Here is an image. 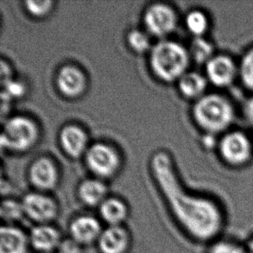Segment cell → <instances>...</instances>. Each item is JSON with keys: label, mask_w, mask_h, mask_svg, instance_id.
<instances>
[{"label": "cell", "mask_w": 253, "mask_h": 253, "mask_svg": "<svg viewBox=\"0 0 253 253\" xmlns=\"http://www.w3.org/2000/svg\"><path fill=\"white\" fill-rule=\"evenodd\" d=\"M195 123L209 135L226 131L235 119L232 103L219 93H207L195 101L193 106Z\"/></svg>", "instance_id": "obj_1"}, {"label": "cell", "mask_w": 253, "mask_h": 253, "mask_svg": "<svg viewBox=\"0 0 253 253\" xmlns=\"http://www.w3.org/2000/svg\"><path fill=\"white\" fill-rule=\"evenodd\" d=\"M191 61L188 48L177 42L161 40L151 48L150 65L155 76L159 79L172 83L188 72Z\"/></svg>", "instance_id": "obj_2"}, {"label": "cell", "mask_w": 253, "mask_h": 253, "mask_svg": "<svg viewBox=\"0 0 253 253\" xmlns=\"http://www.w3.org/2000/svg\"><path fill=\"white\" fill-rule=\"evenodd\" d=\"M39 130L34 120L25 116L10 117L3 124L1 145L10 151L24 152L38 141Z\"/></svg>", "instance_id": "obj_3"}, {"label": "cell", "mask_w": 253, "mask_h": 253, "mask_svg": "<svg viewBox=\"0 0 253 253\" xmlns=\"http://www.w3.org/2000/svg\"><path fill=\"white\" fill-rule=\"evenodd\" d=\"M218 149L223 161L230 166L241 167L250 161L253 144L242 131L233 130L221 137Z\"/></svg>", "instance_id": "obj_4"}, {"label": "cell", "mask_w": 253, "mask_h": 253, "mask_svg": "<svg viewBox=\"0 0 253 253\" xmlns=\"http://www.w3.org/2000/svg\"><path fill=\"white\" fill-rule=\"evenodd\" d=\"M20 202L24 216L36 225L51 224L58 216V204L47 193L31 192L24 195Z\"/></svg>", "instance_id": "obj_5"}, {"label": "cell", "mask_w": 253, "mask_h": 253, "mask_svg": "<svg viewBox=\"0 0 253 253\" xmlns=\"http://www.w3.org/2000/svg\"><path fill=\"white\" fill-rule=\"evenodd\" d=\"M85 161L92 174L101 180L112 177L120 169V156L112 146L104 143H95L89 146Z\"/></svg>", "instance_id": "obj_6"}, {"label": "cell", "mask_w": 253, "mask_h": 253, "mask_svg": "<svg viewBox=\"0 0 253 253\" xmlns=\"http://www.w3.org/2000/svg\"><path fill=\"white\" fill-rule=\"evenodd\" d=\"M144 24L151 35L164 38L174 31L177 16L174 9L166 3H152L144 10Z\"/></svg>", "instance_id": "obj_7"}, {"label": "cell", "mask_w": 253, "mask_h": 253, "mask_svg": "<svg viewBox=\"0 0 253 253\" xmlns=\"http://www.w3.org/2000/svg\"><path fill=\"white\" fill-rule=\"evenodd\" d=\"M208 82L217 87H227L239 76V65L226 55H215L205 65Z\"/></svg>", "instance_id": "obj_8"}, {"label": "cell", "mask_w": 253, "mask_h": 253, "mask_svg": "<svg viewBox=\"0 0 253 253\" xmlns=\"http://www.w3.org/2000/svg\"><path fill=\"white\" fill-rule=\"evenodd\" d=\"M103 229L100 220L90 214L76 216L69 225L70 239L82 247L97 243Z\"/></svg>", "instance_id": "obj_9"}, {"label": "cell", "mask_w": 253, "mask_h": 253, "mask_svg": "<svg viewBox=\"0 0 253 253\" xmlns=\"http://www.w3.org/2000/svg\"><path fill=\"white\" fill-rule=\"evenodd\" d=\"M29 180L37 191H50L57 186V168L50 158H40L35 160L29 169Z\"/></svg>", "instance_id": "obj_10"}, {"label": "cell", "mask_w": 253, "mask_h": 253, "mask_svg": "<svg viewBox=\"0 0 253 253\" xmlns=\"http://www.w3.org/2000/svg\"><path fill=\"white\" fill-rule=\"evenodd\" d=\"M56 86L67 98H78L85 92L86 78L82 69L75 65L62 66L56 76Z\"/></svg>", "instance_id": "obj_11"}, {"label": "cell", "mask_w": 253, "mask_h": 253, "mask_svg": "<svg viewBox=\"0 0 253 253\" xmlns=\"http://www.w3.org/2000/svg\"><path fill=\"white\" fill-rule=\"evenodd\" d=\"M131 237L124 226H106L97 241L100 253H127L130 249Z\"/></svg>", "instance_id": "obj_12"}, {"label": "cell", "mask_w": 253, "mask_h": 253, "mask_svg": "<svg viewBox=\"0 0 253 253\" xmlns=\"http://www.w3.org/2000/svg\"><path fill=\"white\" fill-rule=\"evenodd\" d=\"M31 247L40 253L56 252L62 242V234L51 224L36 225L29 233Z\"/></svg>", "instance_id": "obj_13"}, {"label": "cell", "mask_w": 253, "mask_h": 253, "mask_svg": "<svg viewBox=\"0 0 253 253\" xmlns=\"http://www.w3.org/2000/svg\"><path fill=\"white\" fill-rule=\"evenodd\" d=\"M62 150L69 157L78 158L85 155L88 149V137L82 127L68 125L62 128L59 135Z\"/></svg>", "instance_id": "obj_14"}, {"label": "cell", "mask_w": 253, "mask_h": 253, "mask_svg": "<svg viewBox=\"0 0 253 253\" xmlns=\"http://www.w3.org/2000/svg\"><path fill=\"white\" fill-rule=\"evenodd\" d=\"M31 247L29 233L15 225L0 228V253H28Z\"/></svg>", "instance_id": "obj_15"}, {"label": "cell", "mask_w": 253, "mask_h": 253, "mask_svg": "<svg viewBox=\"0 0 253 253\" xmlns=\"http://www.w3.org/2000/svg\"><path fill=\"white\" fill-rule=\"evenodd\" d=\"M78 197L88 208H98L108 197V188L106 183L99 178L85 179L78 187Z\"/></svg>", "instance_id": "obj_16"}, {"label": "cell", "mask_w": 253, "mask_h": 253, "mask_svg": "<svg viewBox=\"0 0 253 253\" xmlns=\"http://www.w3.org/2000/svg\"><path fill=\"white\" fill-rule=\"evenodd\" d=\"M99 213L107 226H123L129 216V208L122 199L108 196L99 206Z\"/></svg>", "instance_id": "obj_17"}, {"label": "cell", "mask_w": 253, "mask_h": 253, "mask_svg": "<svg viewBox=\"0 0 253 253\" xmlns=\"http://www.w3.org/2000/svg\"><path fill=\"white\" fill-rule=\"evenodd\" d=\"M209 82L206 76L193 71H188L178 80V87L181 94L190 99H197L207 94Z\"/></svg>", "instance_id": "obj_18"}, {"label": "cell", "mask_w": 253, "mask_h": 253, "mask_svg": "<svg viewBox=\"0 0 253 253\" xmlns=\"http://www.w3.org/2000/svg\"><path fill=\"white\" fill-rule=\"evenodd\" d=\"M188 51L190 59L198 65H206L215 55L212 43L203 37L193 38Z\"/></svg>", "instance_id": "obj_19"}, {"label": "cell", "mask_w": 253, "mask_h": 253, "mask_svg": "<svg viewBox=\"0 0 253 253\" xmlns=\"http://www.w3.org/2000/svg\"><path fill=\"white\" fill-rule=\"evenodd\" d=\"M185 24L194 38H201L209 30V17L202 10H193L187 14Z\"/></svg>", "instance_id": "obj_20"}, {"label": "cell", "mask_w": 253, "mask_h": 253, "mask_svg": "<svg viewBox=\"0 0 253 253\" xmlns=\"http://www.w3.org/2000/svg\"><path fill=\"white\" fill-rule=\"evenodd\" d=\"M1 218L5 225H14V223L24 216L21 202L12 199L3 200L1 205Z\"/></svg>", "instance_id": "obj_21"}, {"label": "cell", "mask_w": 253, "mask_h": 253, "mask_svg": "<svg viewBox=\"0 0 253 253\" xmlns=\"http://www.w3.org/2000/svg\"><path fill=\"white\" fill-rule=\"evenodd\" d=\"M239 76L243 85L253 92V48L249 49L241 59Z\"/></svg>", "instance_id": "obj_22"}, {"label": "cell", "mask_w": 253, "mask_h": 253, "mask_svg": "<svg viewBox=\"0 0 253 253\" xmlns=\"http://www.w3.org/2000/svg\"><path fill=\"white\" fill-rule=\"evenodd\" d=\"M207 253H248L245 245L230 239L217 240L210 244Z\"/></svg>", "instance_id": "obj_23"}, {"label": "cell", "mask_w": 253, "mask_h": 253, "mask_svg": "<svg viewBox=\"0 0 253 253\" xmlns=\"http://www.w3.org/2000/svg\"><path fill=\"white\" fill-rule=\"evenodd\" d=\"M127 43L133 51L144 53L151 48V39L144 31L133 29L127 34Z\"/></svg>", "instance_id": "obj_24"}, {"label": "cell", "mask_w": 253, "mask_h": 253, "mask_svg": "<svg viewBox=\"0 0 253 253\" xmlns=\"http://www.w3.org/2000/svg\"><path fill=\"white\" fill-rule=\"evenodd\" d=\"M28 12L36 17H42L51 11L54 2L51 0H27L24 2Z\"/></svg>", "instance_id": "obj_25"}, {"label": "cell", "mask_w": 253, "mask_h": 253, "mask_svg": "<svg viewBox=\"0 0 253 253\" xmlns=\"http://www.w3.org/2000/svg\"><path fill=\"white\" fill-rule=\"evenodd\" d=\"M3 89L1 92L2 101L9 102L10 99L15 98H19L24 95L25 92V87L22 83L15 80H10V82L4 83L2 85Z\"/></svg>", "instance_id": "obj_26"}, {"label": "cell", "mask_w": 253, "mask_h": 253, "mask_svg": "<svg viewBox=\"0 0 253 253\" xmlns=\"http://www.w3.org/2000/svg\"><path fill=\"white\" fill-rule=\"evenodd\" d=\"M56 253H82V246L72 239H66L62 240Z\"/></svg>", "instance_id": "obj_27"}, {"label": "cell", "mask_w": 253, "mask_h": 253, "mask_svg": "<svg viewBox=\"0 0 253 253\" xmlns=\"http://www.w3.org/2000/svg\"><path fill=\"white\" fill-rule=\"evenodd\" d=\"M243 115L247 122L253 126V96L244 103Z\"/></svg>", "instance_id": "obj_28"}, {"label": "cell", "mask_w": 253, "mask_h": 253, "mask_svg": "<svg viewBox=\"0 0 253 253\" xmlns=\"http://www.w3.org/2000/svg\"><path fill=\"white\" fill-rule=\"evenodd\" d=\"M10 73H11V70H10L9 65L7 64L6 62L2 61L1 62V83H2V85L10 82V80H12Z\"/></svg>", "instance_id": "obj_29"}, {"label": "cell", "mask_w": 253, "mask_h": 253, "mask_svg": "<svg viewBox=\"0 0 253 253\" xmlns=\"http://www.w3.org/2000/svg\"><path fill=\"white\" fill-rule=\"evenodd\" d=\"M247 248V253H253V235L250 237V239L247 240V244L245 245Z\"/></svg>", "instance_id": "obj_30"}]
</instances>
